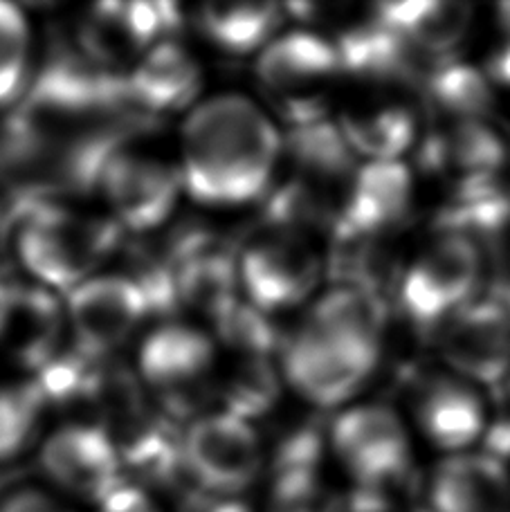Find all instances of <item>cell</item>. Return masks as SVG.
I'll use <instances>...</instances> for the list:
<instances>
[{
    "instance_id": "1",
    "label": "cell",
    "mask_w": 510,
    "mask_h": 512,
    "mask_svg": "<svg viewBox=\"0 0 510 512\" xmlns=\"http://www.w3.org/2000/svg\"><path fill=\"white\" fill-rule=\"evenodd\" d=\"M385 353V317L358 286L322 290L284 344L286 387L315 409L340 411L360 398Z\"/></svg>"
},
{
    "instance_id": "2",
    "label": "cell",
    "mask_w": 510,
    "mask_h": 512,
    "mask_svg": "<svg viewBox=\"0 0 510 512\" xmlns=\"http://www.w3.org/2000/svg\"><path fill=\"white\" fill-rule=\"evenodd\" d=\"M281 158V128L250 95L203 97L180 128L182 191L209 207L254 203L272 185Z\"/></svg>"
},
{
    "instance_id": "3",
    "label": "cell",
    "mask_w": 510,
    "mask_h": 512,
    "mask_svg": "<svg viewBox=\"0 0 510 512\" xmlns=\"http://www.w3.org/2000/svg\"><path fill=\"white\" fill-rule=\"evenodd\" d=\"M254 59L257 102L277 124L311 128L335 113L346 68L331 36L306 27L281 30Z\"/></svg>"
},
{
    "instance_id": "4",
    "label": "cell",
    "mask_w": 510,
    "mask_h": 512,
    "mask_svg": "<svg viewBox=\"0 0 510 512\" xmlns=\"http://www.w3.org/2000/svg\"><path fill=\"white\" fill-rule=\"evenodd\" d=\"M111 221L36 198L16 212L14 252L23 270L48 290H75L115 250Z\"/></svg>"
},
{
    "instance_id": "5",
    "label": "cell",
    "mask_w": 510,
    "mask_h": 512,
    "mask_svg": "<svg viewBox=\"0 0 510 512\" xmlns=\"http://www.w3.org/2000/svg\"><path fill=\"white\" fill-rule=\"evenodd\" d=\"M326 259L313 236L295 225H272L243 245L236 279L263 313L306 308L320 295Z\"/></svg>"
},
{
    "instance_id": "6",
    "label": "cell",
    "mask_w": 510,
    "mask_h": 512,
    "mask_svg": "<svg viewBox=\"0 0 510 512\" xmlns=\"http://www.w3.org/2000/svg\"><path fill=\"white\" fill-rule=\"evenodd\" d=\"M484 254L475 236L439 230L409 256L400 274V299L421 324H443L479 299Z\"/></svg>"
},
{
    "instance_id": "7",
    "label": "cell",
    "mask_w": 510,
    "mask_h": 512,
    "mask_svg": "<svg viewBox=\"0 0 510 512\" xmlns=\"http://www.w3.org/2000/svg\"><path fill=\"white\" fill-rule=\"evenodd\" d=\"M329 443L344 472L364 488L391 486L414 461L409 420L382 402L355 400L342 407L329 427Z\"/></svg>"
},
{
    "instance_id": "8",
    "label": "cell",
    "mask_w": 510,
    "mask_h": 512,
    "mask_svg": "<svg viewBox=\"0 0 510 512\" xmlns=\"http://www.w3.org/2000/svg\"><path fill=\"white\" fill-rule=\"evenodd\" d=\"M218 369L216 344L203 328L169 322L151 331L140 349V378L176 416L205 405Z\"/></svg>"
},
{
    "instance_id": "9",
    "label": "cell",
    "mask_w": 510,
    "mask_h": 512,
    "mask_svg": "<svg viewBox=\"0 0 510 512\" xmlns=\"http://www.w3.org/2000/svg\"><path fill=\"white\" fill-rule=\"evenodd\" d=\"M180 452L191 477L216 495L252 488L266 465V445L252 420L225 409L191 420Z\"/></svg>"
},
{
    "instance_id": "10",
    "label": "cell",
    "mask_w": 510,
    "mask_h": 512,
    "mask_svg": "<svg viewBox=\"0 0 510 512\" xmlns=\"http://www.w3.org/2000/svg\"><path fill=\"white\" fill-rule=\"evenodd\" d=\"M97 189L124 227L149 232L173 214L182 194V180L171 162L120 144L102 164Z\"/></svg>"
},
{
    "instance_id": "11",
    "label": "cell",
    "mask_w": 510,
    "mask_h": 512,
    "mask_svg": "<svg viewBox=\"0 0 510 512\" xmlns=\"http://www.w3.org/2000/svg\"><path fill=\"white\" fill-rule=\"evenodd\" d=\"M490 407L484 389L441 369L418 384L409 427L443 456L472 452L486 436Z\"/></svg>"
},
{
    "instance_id": "12",
    "label": "cell",
    "mask_w": 510,
    "mask_h": 512,
    "mask_svg": "<svg viewBox=\"0 0 510 512\" xmlns=\"http://www.w3.org/2000/svg\"><path fill=\"white\" fill-rule=\"evenodd\" d=\"M335 131L362 162H398L421 137V122L398 90L362 88L342 95Z\"/></svg>"
},
{
    "instance_id": "13",
    "label": "cell",
    "mask_w": 510,
    "mask_h": 512,
    "mask_svg": "<svg viewBox=\"0 0 510 512\" xmlns=\"http://www.w3.org/2000/svg\"><path fill=\"white\" fill-rule=\"evenodd\" d=\"M173 23L171 5L99 3L77 18V54L97 68L117 72L160 43Z\"/></svg>"
},
{
    "instance_id": "14",
    "label": "cell",
    "mask_w": 510,
    "mask_h": 512,
    "mask_svg": "<svg viewBox=\"0 0 510 512\" xmlns=\"http://www.w3.org/2000/svg\"><path fill=\"white\" fill-rule=\"evenodd\" d=\"M439 335L443 369L477 387H495L510 376V308L475 299L450 319Z\"/></svg>"
},
{
    "instance_id": "15",
    "label": "cell",
    "mask_w": 510,
    "mask_h": 512,
    "mask_svg": "<svg viewBox=\"0 0 510 512\" xmlns=\"http://www.w3.org/2000/svg\"><path fill=\"white\" fill-rule=\"evenodd\" d=\"M151 313L147 297L126 274H99L68 292L66 319L79 351L93 358L111 353Z\"/></svg>"
},
{
    "instance_id": "16",
    "label": "cell",
    "mask_w": 510,
    "mask_h": 512,
    "mask_svg": "<svg viewBox=\"0 0 510 512\" xmlns=\"http://www.w3.org/2000/svg\"><path fill=\"white\" fill-rule=\"evenodd\" d=\"M41 465L57 486L90 501H102L124 486L120 456L102 427L72 423L43 443Z\"/></svg>"
},
{
    "instance_id": "17",
    "label": "cell",
    "mask_w": 510,
    "mask_h": 512,
    "mask_svg": "<svg viewBox=\"0 0 510 512\" xmlns=\"http://www.w3.org/2000/svg\"><path fill=\"white\" fill-rule=\"evenodd\" d=\"M414 198V173L405 160L360 162L344 182L342 223L349 234L385 236L409 216Z\"/></svg>"
},
{
    "instance_id": "18",
    "label": "cell",
    "mask_w": 510,
    "mask_h": 512,
    "mask_svg": "<svg viewBox=\"0 0 510 512\" xmlns=\"http://www.w3.org/2000/svg\"><path fill=\"white\" fill-rule=\"evenodd\" d=\"M66 324V308L41 283L0 286V344L16 362L39 371L57 358Z\"/></svg>"
},
{
    "instance_id": "19",
    "label": "cell",
    "mask_w": 510,
    "mask_h": 512,
    "mask_svg": "<svg viewBox=\"0 0 510 512\" xmlns=\"http://www.w3.org/2000/svg\"><path fill=\"white\" fill-rule=\"evenodd\" d=\"M138 117L191 111L203 93V68L194 54L176 41H160L124 75Z\"/></svg>"
},
{
    "instance_id": "20",
    "label": "cell",
    "mask_w": 510,
    "mask_h": 512,
    "mask_svg": "<svg viewBox=\"0 0 510 512\" xmlns=\"http://www.w3.org/2000/svg\"><path fill=\"white\" fill-rule=\"evenodd\" d=\"M427 501L432 512H510V472L484 452L443 456L432 470Z\"/></svg>"
},
{
    "instance_id": "21",
    "label": "cell",
    "mask_w": 510,
    "mask_h": 512,
    "mask_svg": "<svg viewBox=\"0 0 510 512\" xmlns=\"http://www.w3.org/2000/svg\"><path fill=\"white\" fill-rule=\"evenodd\" d=\"M434 153L445 178L477 189L497 176L506 158L504 142L484 117L450 120L436 137Z\"/></svg>"
},
{
    "instance_id": "22",
    "label": "cell",
    "mask_w": 510,
    "mask_h": 512,
    "mask_svg": "<svg viewBox=\"0 0 510 512\" xmlns=\"http://www.w3.org/2000/svg\"><path fill=\"white\" fill-rule=\"evenodd\" d=\"M196 25L216 50L257 57L284 30V18L275 3H207L198 9Z\"/></svg>"
},
{
    "instance_id": "23",
    "label": "cell",
    "mask_w": 510,
    "mask_h": 512,
    "mask_svg": "<svg viewBox=\"0 0 510 512\" xmlns=\"http://www.w3.org/2000/svg\"><path fill=\"white\" fill-rule=\"evenodd\" d=\"M378 18L398 39L443 54L468 36L472 7L463 3H394L382 5Z\"/></svg>"
},
{
    "instance_id": "24",
    "label": "cell",
    "mask_w": 510,
    "mask_h": 512,
    "mask_svg": "<svg viewBox=\"0 0 510 512\" xmlns=\"http://www.w3.org/2000/svg\"><path fill=\"white\" fill-rule=\"evenodd\" d=\"M32 34L12 3H0V108L12 106L30 84Z\"/></svg>"
},
{
    "instance_id": "25",
    "label": "cell",
    "mask_w": 510,
    "mask_h": 512,
    "mask_svg": "<svg viewBox=\"0 0 510 512\" xmlns=\"http://www.w3.org/2000/svg\"><path fill=\"white\" fill-rule=\"evenodd\" d=\"M268 512H344L342 499L313 468L286 470L272 488Z\"/></svg>"
},
{
    "instance_id": "26",
    "label": "cell",
    "mask_w": 510,
    "mask_h": 512,
    "mask_svg": "<svg viewBox=\"0 0 510 512\" xmlns=\"http://www.w3.org/2000/svg\"><path fill=\"white\" fill-rule=\"evenodd\" d=\"M490 81L484 72L470 68H450L443 75H436L432 84V97L448 113L450 120H468V117H484Z\"/></svg>"
},
{
    "instance_id": "27",
    "label": "cell",
    "mask_w": 510,
    "mask_h": 512,
    "mask_svg": "<svg viewBox=\"0 0 510 512\" xmlns=\"http://www.w3.org/2000/svg\"><path fill=\"white\" fill-rule=\"evenodd\" d=\"M41 407L30 387L0 389V461L21 454L36 429Z\"/></svg>"
},
{
    "instance_id": "28",
    "label": "cell",
    "mask_w": 510,
    "mask_h": 512,
    "mask_svg": "<svg viewBox=\"0 0 510 512\" xmlns=\"http://www.w3.org/2000/svg\"><path fill=\"white\" fill-rule=\"evenodd\" d=\"M484 77L490 84L510 88V3L497 5L490 18L484 48Z\"/></svg>"
},
{
    "instance_id": "29",
    "label": "cell",
    "mask_w": 510,
    "mask_h": 512,
    "mask_svg": "<svg viewBox=\"0 0 510 512\" xmlns=\"http://www.w3.org/2000/svg\"><path fill=\"white\" fill-rule=\"evenodd\" d=\"M0 512H70L39 488H18L0 501Z\"/></svg>"
},
{
    "instance_id": "30",
    "label": "cell",
    "mask_w": 510,
    "mask_h": 512,
    "mask_svg": "<svg viewBox=\"0 0 510 512\" xmlns=\"http://www.w3.org/2000/svg\"><path fill=\"white\" fill-rule=\"evenodd\" d=\"M99 512H160L151 497L138 486H120L102 501Z\"/></svg>"
},
{
    "instance_id": "31",
    "label": "cell",
    "mask_w": 510,
    "mask_h": 512,
    "mask_svg": "<svg viewBox=\"0 0 510 512\" xmlns=\"http://www.w3.org/2000/svg\"><path fill=\"white\" fill-rule=\"evenodd\" d=\"M508 389H510V376H508Z\"/></svg>"
}]
</instances>
